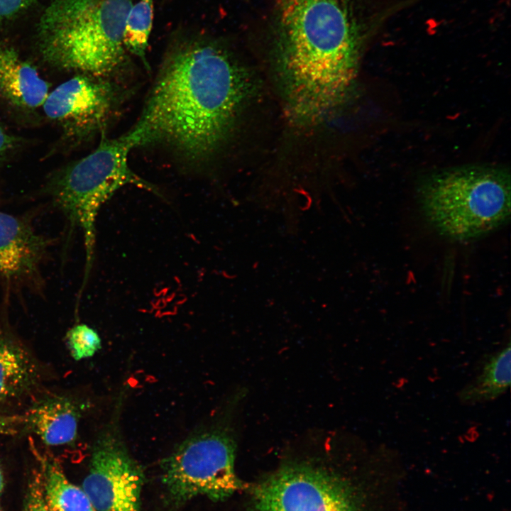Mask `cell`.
Wrapping results in <instances>:
<instances>
[{
	"label": "cell",
	"instance_id": "6da1fadb",
	"mask_svg": "<svg viewBox=\"0 0 511 511\" xmlns=\"http://www.w3.org/2000/svg\"><path fill=\"white\" fill-rule=\"evenodd\" d=\"M397 9L366 0H273V50L291 114L323 118L348 94L367 43Z\"/></svg>",
	"mask_w": 511,
	"mask_h": 511
},
{
	"label": "cell",
	"instance_id": "7a4b0ae2",
	"mask_svg": "<svg viewBox=\"0 0 511 511\" xmlns=\"http://www.w3.org/2000/svg\"><path fill=\"white\" fill-rule=\"evenodd\" d=\"M246 69L215 40L189 38L167 53L135 127L204 159L226 141L253 92Z\"/></svg>",
	"mask_w": 511,
	"mask_h": 511
},
{
	"label": "cell",
	"instance_id": "3957f363",
	"mask_svg": "<svg viewBox=\"0 0 511 511\" xmlns=\"http://www.w3.org/2000/svg\"><path fill=\"white\" fill-rule=\"evenodd\" d=\"M416 195L428 224L453 241L483 237L510 217V174L501 166L469 165L434 171L418 182Z\"/></svg>",
	"mask_w": 511,
	"mask_h": 511
},
{
	"label": "cell",
	"instance_id": "277c9868",
	"mask_svg": "<svg viewBox=\"0 0 511 511\" xmlns=\"http://www.w3.org/2000/svg\"><path fill=\"white\" fill-rule=\"evenodd\" d=\"M132 0H53L38 27L45 59L60 68L97 77L126 58L123 32Z\"/></svg>",
	"mask_w": 511,
	"mask_h": 511
},
{
	"label": "cell",
	"instance_id": "5b68a950",
	"mask_svg": "<svg viewBox=\"0 0 511 511\" xmlns=\"http://www.w3.org/2000/svg\"><path fill=\"white\" fill-rule=\"evenodd\" d=\"M143 145L141 134L133 127L123 135L108 138L104 134L98 146L70 165L48 185L53 204L67 224V238L79 229L83 235L87 282L94 259L96 221L101 207L126 185H134L160 196L158 188L138 175L128 163L131 150Z\"/></svg>",
	"mask_w": 511,
	"mask_h": 511
},
{
	"label": "cell",
	"instance_id": "8992f818",
	"mask_svg": "<svg viewBox=\"0 0 511 511\" xmlns=\"http://www.w3.org/2000/svg\"><path fill=\"white\" fill-rule=\"evenodd\" d=\"M236 442L223 428L197 432L161 462V480L170 500L181 505L195 497L223 500L242 488L236 474Z\"/></svg>",
	"mask_w": 511,
	"mask_h": 511
},
{
	"label": "cell",
	"instance_id": "52a82bcc",
	"mask_svg": "<svg viewBox=\"0 0 511 511\" xmlns=\"http://www.w3.org/2000/svg\"><path fill=\"white\" fill-rule=\"evenodd\" d=\"M144 482L141 466L130 454L116 427L94 441L82 488L97 511H141Z\"/></svg>",
	"mask_w": 511,
	"mask_h": 511
},
{
	"label": "cell",
	"instance_id": "ba28073f",
	"mask_svg": "<svg viewBox=\"0 0 511 511\" xmlns=\"http://www.w3.org/2000/svg\"><path fill=\"white\" fill-rule=\"evenodd\" d=\"M251 511H354L346 488L321 468L286 466L256 488Z\"/></svg>",
	"mask_w": 511,
	"mask_h": 511
},
{
	"label": "cell",
	"instance_id": "9c48e42d",
	"mask_svg": "<svg viewBox=\"0 0 511 511\" xmlns=\"http://www.w3.org/2000/svg\"><path fill=\"white\" fill-rule=\"evenodd\" d=\"M53 245L28 217L0 210V291L5 298L43 290Z\"/></svg>",
	"mask_w": 511,
	"mask_h": 511
},
{
	"label": "cell",
	"instance_id": "30bf717a",
	"mask_svg": "<svg viewBox=\"0 0 511 511\" xmlns=\"http://www.w3.org/2000/svg\"><path fill=\"white\" fill-rule=\"evenodd\" d=\"M115 86L102 77L80 74L49 92L42 107L46 116L68 133L85 136L102 128L117 105Z\"/></svg>",
	"mask_w": 511,
	"mask_h": 511
},
{
	"label": "cell",
	"instance_id": "8fae6325",
	"mask_svg": "<svg viewBox=\"0 0 511 511\" xmlns=\"http://www.w3.org/2000/svg\"><path fill=\"white\" fill-rule=\"evenodd\" d=\"M80 405L63 395L46 396L23 414V428L48 446L70 445L77 438Z\"/></svg>",
	"mask_w": 511,
	"mask_h": 511
},
{
	"label": "cell",
	"instance_id": "7c38bea8",
	"mask_svg": "<svg viewBox=\"0 0 511 511\" xmlns=\"http://www.w3.org/2000/svg\"><path fill=\"white\" fill-rule=\"evenodd\" d=\"M48 82L36 68L11 48L0 45V95L12 104L33 109L42 106L49 94Z\"/></svg>",
	"mask_w": 511,
	"mask_h": 511
},
{
	"label": "cell",
	"instance_id": "4fadbf2b",
	"mask_svg": "<svg viewBox=\"0 0 511 511\" xmlns=\"http://www.w3.org/2000/svg\"><path fill=\"white\" fill-rule=\"evenodd\" d=\"M40 378L38 368L26 348L0 326V403L31 392Z\"/></svg>",
	"mask_w": 511,
	"mask_h": 511
},
{
	"label": "cell",
	"instance_id": "5bb4252c",
	"mask_svg": "<svg viewBox=\"0 0 511 511\" xmlns=\"http://www.w3.org/2000/svg\"><path fill=\"white\" fill-rule=\"evenodd\" d=\"M43 495L50 511H97L84 490L65 475L57 461L34 449Z\"/></svg>",
	"mask_w": 511,
	"mask_h": 511
},
{
	"label": "cell",
	"instance_id": "9a60e30c",
	"mask_svg": "<svg viewBox=\"0 0 511 511\" xmlns=\"http://www.w3.org/2000/svg\"><path fill=\"white\" fill-rule=\"evenodd\" d=\"M510 344L491 354L480 372L458 393L461 403L475 405L490 402L501 396L510 385Z\"/></svg>",
	"mask_w": 511,
	"mask_h": 511
},
{
	"label": "cell",
	"instance_id": "2e32d148",
	"mask_svg": "<svg viewBox=\"0 0 511 511\" xmlns=\"http://www.w3.org/2000/svg\"><path fill=\"white\" fill-rule=\"evenodd\" d=\"M154 13V0H139L132 5L126 17L123 45L127 51L139 57L149 69L146 51Z\"/></svg>",
	"mask_w": 511,
	"mask_h": 511
},
{
	"label": "cell",
	"instance_id": "e0dca14e",
	"mask_svg": "<svg viewBox=\"0 0 511 511\" xmlns=\"http://www.w3.org/2000/svg\"><path fill=\"white\" fill-rule=\"evenodd\" d=\"M66 341L70 354L76 361L90 358L101 348L98 333L85 324H77L70 329Z\"/></svg>",
	"mask_w": 511,
	"mask_h": 511
},
{
	"label": "cell",
	"instance_id": "ac0fdd59",
	"mask_svg": "<svg viewBox=\"0 0 511 511\" xmlns=\"http://www.w3.org/2000/svg\"><path fill=\"white\" fill-rule=\"evenodd\" d=\"M22 511H50L44 498L38 471H35L29 480Z\"/></svg>",
	"mask_w": 511,
	"mask_h": 511
},
{
	"label": "cell",
	"instance_id": "d6986e66",
	"mask_svg": "<svg viewBox=\"0 0 511 511\" xmlns=\"http://www.w3.org/2000/svg\"><path fill=\"white\" fill-rule=\"evenodd\" d=\"M33 0H0V22L16 16L31 5Z\"/></svg>",
	"mask_w": 511,
	"mask_h": 511
},
{
	"label": "cell",
	"instance_id": "ffe728a7",
	"mask_svg": "<svg viewBox=\"0 0 511 511\" xmlns=\"http://www.w3.org/2000/svg\"><path fill=\"white\" fill-rule=\"evenodd\" d=\"M23 427V415L0 414V434L16 435Z\"/></svg>",
	"mask_w": 511,
	"mask_h": 511
},
{
	"label": "cell",
	"instance_id": "44dd1931",
	"mask_svg": "<svg viewBox=\"0 0 511 511\" xmlns=\"http://www.w3.org/2000/svg\"><path fill=\"white\" fill-rule=\"evenodd\" d=\"M15 144V139L0 125V158L9 152Z\"/></svg>",
	"mask_w": 511,
	"mask_h": 511
},
{
	"label": "cell",
	"instance_id": "7402d4cb",
	"mask_svg": "<svg viewBox=\"0 0 511 511\" xmlns=\"http://www.w3.org/2000/svg\"><path fill=\"white\" fill-rule=\"evenodd\" d=\"M3 488H4V476H3L2 472L0 469V493L2 491Z\"/></svg>",
	"mask_w": 511,
	"mask_h": 511
}]
</instances>
